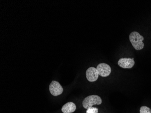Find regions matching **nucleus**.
Instances as JSON below:
<instances>
[{"mask_svg":"<svg viewBox=\"0 0 151 113\" xmlns=\"http://www.w3.org/2000/svg\"><path fill=\"white\" fill-rule=\"evenodd\" d=\"M98 109L97 108L91 107L86 110V113H98Z\"/></svg>","mask_w":151,"mask_h":113,"instance_id":"9","label":"nucleus"},{"mask_svg":"<svg viewBox=\"0 0 151 113\" xmlns=\"http://www.w3.org/2000/svg\"><path fill=\"white\" fill-rule=\"evenodd\" d=\"M140 113H151V109L145 106H143L140 108Z\"/></svg>","mask_w":151,"mask_h":113,"instance_id":"8","label":"nucleus"},{"mask_svg":"<svg viewBox=\"0 0 151 113\" xmlns=\"http://www.w3.org/2000/svg\"><path fill=\"white\" fill-rule=\"evenodd\" d=\"M99 75L102 77H106L111 74V69L109 65L105 63L98 64L96 68Z\"/></svg>","mask_w":151,"mask_h":113,"instance_id":"4","label":"nucleus"},{"mask_svg":"<svg viewBox=\"0 0 151 113\" xmlns=\"http://www.w3.org/2000/svg\"><path fill=\"white\" fill-rule=\"evenodd\" d=\"M134 58H121L119 60L118 64L123 68H131L134 65Z\"/></svg>","mask_w":151,"mask_h":113,"instance_id":"6","label":"nucleus"},{"mask_svg":"<svg viewBox=\"0 0 151 113\" xmlns=\"http://www.w3.org/2000/svg\"><path fill=\"white\" fill-rule=\"evenodd\" d=\"M49 90L51 94L53 96H58L62 94L63 88L60 83L55 81H52L49 86Z\"/></svg>","mask_w":151,"mask_h":113,"instance_id":"3","label":"nucleus"},{"mask_svg":"<svg viewBox=\"0 0 151 113\" xmlns=\"http://www.w3.org/2000/svg\"><path fill=\"white\" fill-rule=\"evenodd\" d=\"M86 77L88 81L94 82L98 79L99 74L96 68L94 67L89 68L86 71Z\"/></svg>","mask_w":151,"mask_h":113,"instance_id":"5","label":"nucleus"},{"mask_svg":"<svg viewBox=\"0 0 151 113\" xmlns=\"http://www.w3.org/2000/svg\"><path fill=\"white\" fill-rule=\"evenodd\" d=\"M102 103V100L99 96L97 95H91L84 99L82 102V105L85 109H88L89 108L92 107L94 105H100Z\"/></svg>","mask_w":151,"mask_h":113,"instance_id":"2","label":"nucleus"},{"mask_svg":"<svg viewBox=\"0 0 151 113\" xmlns=\"http://www.w3.org/2000/svg\"><path fill=\"white\" fill-rule=\"evenodd\" d=\"M129 38L132 45L136 50H140L143 48L145 45L142 41L144 38L139 33L134 31L130 34Z\"/></svg>","mask_w":151,"mask_h":113,"instance_id":"1","label":"nucleus"},{"mask_svg":"<svg viewBox=\"0 0 151 113\" xmlns=\"http://www.w3.org/2000/svg\"><path fill=\"white\" fill-rule=\"evenodd\" d=\"M76 109V106L74 103L69 102L64 104L62 108L63 113H72Z\"/></svg>","mask_w":151,"mask_h":113,"instance_id":"7","label":"nucleus"}]
</instances>
